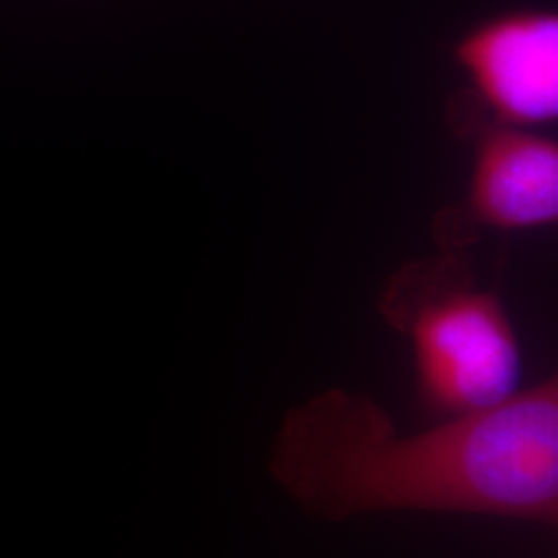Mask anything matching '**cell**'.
Masks as SVG:
<instances>
[{
    "label": "cell",
    "instance_id": "obj_3",
    "mask_svg": "<svg viewBox=\"0 0 558 558\" xmlns=\"http://www.w3.org/2000/svg\"><path fill=\"white\" fill-rule=\"evenodd\" d=\"M465 193L440 211V251L463 253L482 232H538L558 221V143L546 131L480 126Z\"/></svg>",
    "mask_w": 558,
    "mask_h": 558
},
{
    "label": "cell",
    "instance_id": "obj_2",
    "mask_svg": "<svg viewBox=\"0 0 558 558\" xmlns=\"http://www.w3.org/2000/svg\"><path fill=\"white\" fill-rule=\"evenodd\" d=\"M379 308L410 345L422 405L440 420L495 408L523 389L513 320L461 253L405 263Z\"/></svg>",
    "mask_w": 558,
    "mask_h": 558
},
{
    "label": "cell",
    "instance_id": "obj_4",
    "mask_svg": "<svg viewBox=\"0 0 558 558\" xmlns=\"http://www.w3.org/2000/svg\"><path fill=\"white\" fill-rule=\"evenodd\" d=\"M478 120L470 126L544 131L558 119V15L513 9L470 27L453 46Z\"/></svg>",
    "mask_w": 558,
    "mask_h": 558
},
{
    "label": "cell",
    "instance_id": "obj_1",
    "mask_svg": "<svg viewBox=\"0 0 558 558\" xmlns=\"http://www.w3.org/2000/svg\"><path fill=\"white\" fill-rule=\"evenodd\" d=\"M269 474L323 521L414 511L557 525L558 383L408 435L377 401L327 389L283 416Z\"/></svg>",
    "mask_w": 558,
    "mask_h": 558
}]
</instances>
